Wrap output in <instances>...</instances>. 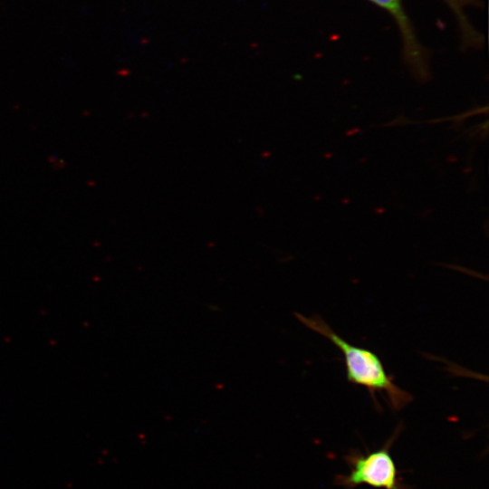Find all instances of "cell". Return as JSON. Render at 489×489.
<instances>
[{"mask_svg": "<svg viewBox=\"0 0 489 489\" xmlns=\"http://www.w3.org/2000/svg\"><path fill=\"white\" fill-rule=\"evenodd\" d=\"M385 10L395 21L402 40V54L409 68L420 77L428 73V56L417 39L402 0H368Z\"/></svg>", "mask_w": 489, "mask_h": 489, "instance_id": "3", "label": "cell"}, {"mask_svg": "<svg viewBox=\"0 0 489 489\" xmlns=\"http://www.w3.org/2000/svg\"><path fill=\"white\" fill-rule=\"evenodd\" d=\"M451 9L457 21L463 44L466 47H481L484 41L483 36L476 31L471 24L466 8L471 6H481V0H443Z\"/></svg>", "mask_w": 489, "mask_h": 489, "instance_id": "4", "label": "cell"}, {"mask_svg": "<svg viewBox=\"0 0 489 489\" xmlns=\"http://www.w3.org/2000/svg\"><path fill=\"white\" fill-rule=\"evenodd\" d=\"M307 327L324 336L343 353L349 382L368 389L376 401V393H384L389 406L400 410L412 401V395L397 386L387 374L379 358L372 351L354 346L339 336L321 318L298 315Z\"/></svg>", "mask_w": 489, "mask_h": 489, "instance_id": "1", "label": "cell"}, {"mask_svg": "<svg viewBox=\"0 0 489 489\" xmlns=\"http://www.w3.org/2000/svg\"><path fill=\"white\" fill-rule=\"evenodd\" d=\"M389 445L368 455L348 457L350 472L339 479L341 485L354 487L368 484L383 489H405L400 484L398 470L389 454Z\"/></svg>", "mask_w": 489, "mask_h": 489, "instance_id": "2", "label": "cell"}]
</instances>
